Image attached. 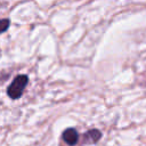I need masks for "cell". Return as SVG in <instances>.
Here are the masks:
<instances>
[{
    "label": "cell",
    "instance_id": "1",
    "mask_svg": "<svg viewBox=\"0 0 146 146\" xmlns=\"http://www.w3.org/2000/svg\"><path fill=\"white\" fill-rule=\"evenodd\" d=\"M29 83V76L25 74L17 75L7 88V95L11 99H18L23 95L24 89Z\"/></svg>",
    "mask_w": 146,
    "mask_h": 146
},
{
    "label": "cell",
    "instance_id": "2",
    "mask_svg": "<svg viewBox=\"0 0 146 146\" xmlns=\"http://www.w3.org/2000/svg\"><path fill=\"white\" fill-rule=\"evenodd\" d=\"M62 138L68 146H74L78 143L79 135H78V131L74 128H67L66 130H64V132L62 135Z\"/></svg>",
    "mask_w": 146,
    "mask_h": 146
},
{
    "label": "cell",
    "instance_id": "3",
    "mask_svg": "<svg viewBox=\"0 0 146 146\" xmlns=\"http://www.w3.org/2000/svg\"><path fill=\"white\" fill-rule=\"evenodd\" d=\"M102 138V131L98 129H90L83 135V144H96Z\"/></svg>",
    "mask_w": 146,
    "mask_h": 146
},
{
    "label": "cell",
    "instance_id": "4",
    "mask_svg": "<svg viewBox=\"0 0 146 146\" xmlns=\"http://www.w3.org/2000/svg\"><path fill=\"white\" fill-rule=\"evenodd\" d=\"M9 25H10V21L8 18L0 19V34L3 33V32H6L8 30V27H9Z\"/></svg>",
    "mask_w": 146,
    "mask_h": 146
}]
</instances>
